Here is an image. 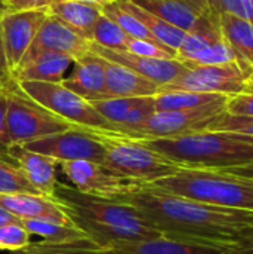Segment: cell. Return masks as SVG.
Segmentation results:
<instances>
[{
	"label": "cell",
	"instance_id": "26",
	"mask_svg": "<svg viewBox=\"0 0 253 254\" xmlns=\"http://www.w3.org/2000/svg\"><path fill=\"white\" fill-rule=\"evenodd\" d=\"M24 229L30 235H37L43 238V243L48 244H78L89 241L82 231H79L75 225H60L54 222L43 220H19ZM91 243V241H89Z\"/></svg>",
	"mask_w": 253,
	"mask_h": 254
},
{
	"label": "cell",
	"instance_id": "4",
	"mask_svg": "<svg viewBox=\"0 0 253 254\" xmlns=\"http://www.w3.org/2000/svg\"><path fill=\"white\" fill-rule=\"evenodd\" d=\"M146 186L197 202L253 213V180L225 171L180 168Z\"/></svg>",
	"mask_w": 253,
	"mask_h": 254
},
{
	"label": "cell",
	"instance_id": "46",
	"mask_svg": "<svg viewBox=\"0 0 253 254\" xmlns=\"http://www.w3.org/2000/svg\"><path fill=\"white\" fill-rule=\"evenodd\" d=\"M3 88H4V85H3V83H1V82H0V91H1V89H3Z\"/></svg>",
	"mask_w": 253,
	"mask_h": 254
},
{
	"label": "cell",
	"instance_id": "5",
	"mask_svg": "<svg viewBox=\"0 0 253 254\" xmlns=\"http://www.w3.org/2000/svg\"><path fill=\"white\" fill-rule=\"evenodd\" d=\"M104 149L106 167L113 174L137 185H149L180 170L160 153L149 149L143 141L116 131L84 128Z\"/></svg>",
	"mask_w": 253,
	"mask_h": 254
},
{
	"label": "cell",
	"instance_id": "21",
	"mask_svg": "<svg viewBox=\"0 0 253 254\" xmlns=\"http://www.w3.org/2000/svg\"><path fill=\"white\" fill-rule=\"evenodd\" d=\"M224 249L206 244H194L158 237L146 241L122 244L112 249L98 250V254H222Z\"/></svg>",
	"mask_w": 253,
	"mask_h": 254
},
{
	"label": "cell",
	"instance_id": "45",
	"mask_svg": "<svg viewBox=\"0 0 253 254\" xmlns=\"http://www.w3.org/2000/svg\"><path fill=\"white\" fill-rule=\"evenodd\" d=\"M246 240H253V223L251 225V229H249V232H248V235H246V238L243 241H246Z\"/></svg>",
	"mask_w": 253,
	"mask_h": 254
},
{
	"label": "cell",
	"instance_id": "27",
	"mask_svg": "<svg viewBox=\"0 0 253 254\" xmlns=\"http://www.w3.org/2000/svg\"><path fill=\"white\" fill-rule=\"evenodd\" d=\"M180 63L186 68H189V67H197V65H218V64L246 63V61L230 46V43L224 37H221L219 40L203 48L201 51L195 52L194 55H191L189 58Z\"/></svg>",
	"mask_w": 253,
	"mask_h": 254
},
{
	"label": "cell",
	"instance_id": "28",
	"mask_svg": "<svg viewBox=\"0 0 253 254\" xmlns=\"http://www.w3.org/2000/svg\"><path fill=\"white\" fill-rule=\"evenodd\" d=\"M33 193L40 195L25 179L18 164L6 153L0 155V195Z\"/></svg>",
	"mask_w": 253,
	"mask_h": 254
},
{
	"label": "cell",
	"instance_id": "9",
	"mask_svg": "<svg viewBox=\"0 0 253 254\" xmlns=\"http://www.w3.org/2000/svg\"><path fill=\"white\" fill-rule=\"evenodd\" d=\"M228 98L188 110L155 112L136 138H171L207 131L225 112Z\"/></svg>",
	"mask_w": 253,
	"mask_h": 254
},
{
	"label": "cell",
	"instance_id": "33",
	"mask_svg": "<svg viewBox=\"0 0 253 254\" xmlns=\"http://www.w3.org/2000/svg\"><path fill=\"white\" fill-rule=\"evenodd\" d=\"M98 250L92 243H78V244H30L28 247L16 252H9V254H98Z\"/></svg>",
	"mask_w": 253,
	"mask_h": 254
},
{
	"label": "cell",
	"instance_id": "19",
	"mask_svg": "<svg viewBox=\"0 0 253 254\" xmlns=\"http://www.w3.org/2000/svg\"><path fill=\"white\" fill-rule=\"evenodd\" d=\"M101 64L104 70L109 98L155 97L160 92L158 85L121 64L107 61L104 58H101Z\"/></svg>",
	"mask_w": 253,
	"mask_h": 254
},
{
	"label": "cell",
	"instance_id": "31",
	"mask_svg": "<svg viewBox=\"0 0 253 254\" xmlns=\"http://www.w3.org/2000/svg\"><path fill=\"white\" fill-rule=\"evenodd\" d=\"M128 37L130 36L116 22H113L110 18L101 13L94 27L92 43H97L107 49L119 51V49H125Z\"/></svg>",
	"mask_w": 253,
	"mask_h": 254
},
{
	"label": "cell",
	"instance_id": "7",
	"mask_svg": "<svg viewBox=\"0 0 253 254\" xmlns=\"http://www.w3.org/2000/svg\"><path fill=\"white\" fill-rule=\"evenodd\" d=\"M16 83L25 95L70 125L113 131L112 125L91 106V103L67 89L63 83L30 80Z\"/></svg>",
	"mask_w": 253,
	"mask_h": 254
},
{
	"label": "cell",
	"instance_id": "20",
	"mask_svg": "<svg viewBox=\"0 0 253 254\" xmlns=\"http://www.w3.org/2000/svg\"><path fill=\"white\" fill-rule=\"evenodd\" d=\"M142 9L157 15L166 22L189 33L192 31L203 13L209 9L197 4L192 0H130Z\"/></svg>",
	"mask_w": 253,
	"mask_h": 254
},
{
	"label": "cell",
	"instance_id": "10",
	"mask_svg": "<svg viewBox=\"0 0 253 254\" xmlns=\"http://www.w3.org/2000/svg\"><path fill=\"white\" fill-rule=\"evenodd\" d=\"M25 149L55 159L58 164L70 161L104 162L103 146L81 127H72L63 132H57L30 143L22 144Z\"/></svg>",
	"mask_w": 253,
	"mask_h": 254
},
{
	"label": "cell",
	"instance_id": "23",
	"mask_svg": "<svg viewBox=\"0 0 253 254\" xmlns=\"http://www.w3.org/2000/svg\"><path fill=\"white\" fill-rule=\"evenodd\" d=\"M116 3H118V6H121L127 12L134 15L146 27V30L154 36V39L158 43L164 45L166 48H169L177 54V49L180 48V45L185 40L186 31L166 22L164 19L158 18L157 15H154L145 9H142L140 6L134 4L130 0H116Z\"/></svg>",
	"mask_w": 253,
	"mask_h": 254
},
{
	"label": "cell",
	"instance_id": "39",
	"mask_svg": "<svg viewBox=\"0 0 253 254\" xmlns=\"http://www.w3.org/2000/svg\"><path fill=\"white\" fill-rule=\"evenodd\" d=\"M6 107H7V95H6V89L3 88L0 91V155H6L10 147L7 131H6Z\"/></svg>",
	"mask_w": 253,
	"mask_h": 254
},
{
	"label": "cell",
	"instance_id": "3",
	"mask_svg": "<svg viewBox=\"0 0 253 254\" xmlns=\"http://www.w3.org/2000/svg\"><path fill=\"white\" fill-rule=\"evenodd\" d=\"M180 168L224 171L253 162V144L228 132L201 131L171 138H137Z\"/></svg>",
	"mask_w": 253,
	"mask_h": 254
},
{
	"label": "cell",
	"instance_id": "30",
	"mask_svg": "<svg viewBox=\"0 0 253 254\" xmlns=\"http://www.w3.org/2000/svg\"><path fill=\"white\" fill-rule=\"evenodd\" d=\"M101 13L106 15L107 18H110L113 22H116L130 37L134 39H142V40H151V42H157L154 39V36L146 30V27L130 12H127L125 9H122L121 6H118V3H110L101 7ZM158 43V42H157ZM164 46V45H163Z\"/></svg>",
	"mask_w": 253,
	"mask_h": 254
},
{
	"label": "cell",
	"instance_id": "18",
	"mask_svg": "<svg viewBox=\"0 0 253 254\" xmlns=\"http://www.w3.org/2000/svg\"><path fill=\"white\" fill-rule=\"evenodd\" d=\"M73 64L69 57L40 52L34 55L24 57L19 65L12 71V79L15 82H51L61 83L67 68Z\"/></svg>",
	"mask_w": 253,
	"mask_h": 254
},
{
	"label": "cell",
	"instance_id": "16",
	"mask_svg": "<svg viewBox=\"0 0 253 254\" xmlns=\"http://www.w3.org/2000/svg\"><path fill=\"white\" fill-rule=\"evenodd\" d=\"M0 207L19 220H43L60 225H73L55 199L33 193L0 195Z\"/></svg>",
	"mask_w": 253,
	"mask_h": 254
},
{
	"label": "cell",
	"instance_id": "43",
	"mask_svg": "<svg viewBox=\"0 0 253 254\" xmlns=\"http://www.w3.org/2000/svg\"><path fill=\"white\" fill-rule=\"evenodd\" d=\"M19 219H16L13 214H10L9 211H6L4 208L0 207V226L3 225H9V223H18Z\"/></svg>",
	"mask_w": 253,
	"mask_h": 254
},
{
	"label": "cell",
	"instance_id": "1",
	"mask_svg": "<svg viewBox=\"0 0 253 254\" xmlns=\"http://www.w3.org/2000/svg\"><path fill=\"white\" fill-rule=\"evenodd\" d=\"M112 198L131 205L161 237L183 243L236 247L253 223L252 211L197 202L146 185H133Z\"/></svg>",
	"mask_w": 253,
	"mask_h": 254
},
{
	"label": "cell",
	"instance_id": "41",
	"mask_svg": "<svg viewBox=\"0 0 253 254\" xmlns=\"http://www.w3.org/2000/svg\"><path fill=\"white\" fill-rule=\"evenodd\" d=\"M228 174L237 176V177H243V179H249L253 180V162L242 165V167H236V168H230V170H224Z\"/></svg>",
	"mask_w": 253,
	"mask_h": 254
},
{
	"label": "cell",
	"instance_id": "37",
	"mask_svg": "<svg viewBox=\"0 0 253 254\" xmlns=\"http://www.w3.org/2000/svg\"><path fill=\"white\" fill-rule=\"evenodd\" d=\"M225 112L233 116L253 118V91L228 97Z\"/></svg>",
	"mask_w": 253,
	"mask_h": 254
},
{
	"label": "cell",
	"instance_id": "38",
	"mask_svg": "<svg viewBox=\"0 0 253 254\" xmlns=\"http://www.w3.org/2000/svg\"><path fill=\"white\" fill-rule=\"evenodd\" d=\"M3 10L22 12V10H39L48 9L52 0H0Z\"/></svg>",
	"mask_w": 253,
	"mask_h": 254
},
{
	"label": "cell",
	"instance_id": "24",
	"mask_svg": "<svg viewBox=\"0 0 253 254\" xmlns=\"http://www.w3.org/2000/svg\"><path fill=\"white\" fill-rule=\"evenodd\" d=\"M218 24L222 37L230 46L253 67V24L228 12H218Z\"/></svg>",
	"mask_w": 253,
	"mask_h": 254
},
{
	"label": "cell",
	"instance_id": "15",
	"mask_svg": "<svg viewBox=\"0 0 253 254\" xmlns=\"http://www.w3.org/2000/svg\"><path fill=\"white\" fill-rule=\"evenodd\" d=\"M7 155L18 164L28 183L40 195L55 199V190L58 185L57 168L60 167L55 159L31 152L19 144L10 146Z\"/></svg>",
	"mask_w": 253,
	"mask_h": 254
},
{
	"label": "cell",
	"instance_id": "17",
	"mask_svg": "<svg viewBox=\"0 0 253 254\" xmlns=\"http://www.w3.org/2000/svg\"><path fill=\"white\" fill-rule=\"evenodd\" d=\"M75 70L69 77L61 82L67 89L82 97L88 103L109 98L106 88V77L101 58L91 51L82 58L76 60Z\"/></svg>",
	"mask_w": 253,
	"mask_h": 254
},
{
	"label": "cell",
	"instance_id": "14",
	"mask_svg": "<svg viewBox=\"0 0 253 254\" xmlns=\"http://www.w3.org/2000/svg\"><path fill=\"white\" fill-rule=\"evenodd\" d=\"M40 52H52L69 57L73 63L89 52V42L84 37L78 36L67 25H64L60 19L49 15L42 22L34 42L24 57L40 54Z\"/></svg>",
	"mask_w": 253,
	"mask_h": 254
},
{
	"label": "cell",
	"instance_id": "34",
	"mask_svg": "<svg viewBox=\"0 0 253 254\" xmlns=\"http://www.w3.org/2000/svg\"><path fill=\"white\" fill-rule=\"evenodd\" d=\"M124 51L140 55V57H146V58H157V60H176L177 57L174 51L163 46L161 43L134 39V37H128Z\"/></svg>",
	"mask_w": 253,
	"mask_h": 254
},
{
	"label": "cell",
	"instance_id": "25",
	"mask_svg": "<svg viewBox=\"0 0 253 254\" xmlns=\"http://www.w3.org/2000/svg\"><path fill=\"white\" fill-rule=\"evenodd\" d=\"M224 98L228 97L219 94L194 92V91H182V89H160V92L154 97L157 112L197 109Z\"/></svg>",
	"mask_w": 253,
	"mask_h": 254
},
{
	"label": "cell",
	"instance_id": "32",
	"mask_svg": "<svg viewBox=\"0 0 253 254\" xmlns=\"http://www.w3.org/2000/svg\"><path fill=\"white\" fill-rule=\"evenodd\" d=\"M207 131L228 132L243 143L253 144V118L233 116L224 112Z\"/></svg>",
	"mask_w": 253,
	"mask_h": 254
},
{
	"label": "cell",
	"instance_id": "8",
	"mask_svg": "<svg viewBox=\"0 0 253 254\" xmlns=\"http://www.w3.org/2000/svg\"><path fill=\"white\" fill-rule=\"evenodd\" d=\"M161 89H182L233 97L253 91V67L246 63L189 67L174 82Z\"/></svg>",
	"mask_w": 253,
	"mask_h": 254
},
{
	"label": "cell",
	"instance_id": "44",
	"mask_svg": "<svg viewBox=\"0 0 253 254\" xmlns=\"http://www.w3.org/2000/svg\"><path fill=\"white\" fill-rule=\"evenodd\" d=\"M72 1H79V3H85V4H91V6L103 7V6H106V4L115 3L116 0H72Z\"/></svg>",
	"mask_w": 253,
	"mask_h": 254
},
{
	"label": "cell",
	"instance_id": "22",
	"mask_svg": "<svg viewBox=\"0 0 253 254\" xmlns=\"http://www.w3.org/2000/svg\"><path fill=\"white\" fill-rule=\"evenodd\" d=\"M48 13L60 19L78 36L92 42L94 27L101 15V7L72 0H52Z\"/></svg>",
	"mask_w": 253,
	"mask_h": 254
},
{
	"label": "cell",
	"instance_id": "2",
	"mask_svg": "<svg viewBox=\"0 0 253 254\" xmlns=\"http://www.w3.org/2000/svg\"><path fill=\"white\" fill-rule=\"evenodd\" d=\"M55 201L100 250L161 237L131 205L113 198L82 193L58 182Z\"/></svg>",
	"mask_w": 253,
	"mask_h": 254
},
{
	"label": "cell",
	"instance_id": "12",
	"mask_svg": "<svg viewBox=\"0 0 253 254\" xmlns=\"http://www.w3.org/2000/svg\"><path fill=\"white\" fill-rule=\"evenodd\" d=\"M61 173L67 177L75 189L88 195L112 198L128 189L133 183L109 171L106 167L91 161H70L60 164Z\"/></svg>",
	"mask_w": 253,
	"mask_h": 254
},
{
	"label": "cell",
	"instance_id": "35",
	"mask_svg": "<svg viewBox=\"0 0 253 254\" xmlns=\"http://www.w3.org/2000/svg\"><path fill=\"white\" fill-rule=\"evenodd\" d=\"M30 234L24 229V226L18 223H9L0 226V250L6 252H16L28 247Z\"/></svg>",
	"mask_w": 253,
	"mask_h": 254
},
{
	"label": "cell",
	"instance_id": "36",
	"mask_svg": "<svg viewBox=\"0 0 253 254\" xmlns=\"http://www.w3.org/2000/svg\"><path fill=\"white\" fill-rule=\"evenodd\" d=\"M216 12H228L253 24V0H209Z\"/></svg>",
	"mask_w": 253,
	"mask_h": 254
},
{
	"label": "cell",
	"instance_id": "6",
	"mask_svg": "<svg viewBox=\"0 0 253 254\" xmlns=\"http://www.w3.org/2000/svg\"><path fill=\"white\" fill-rule=\"evenodd\" d=\"M4 89L7 95L6 131L10 146H22L73 127L25 95L13 79L4 85Z\"/></svg>",
	"mask_w": 253,
	"mask_h": 254
},
{
	"label": "cell",
	"instance_id": "13",
	"mask_svg": "<svg viewBox=\"0 0 253 254\" xmlns=\"http://www.w3.org/2000/svg\"><path fill=\"white\" fill-rule=\"evenodd\" d=\"M89 51L107 61L121 64L137 74L146 77L148 80L154 82L155 85L161 88L170 85L174 82L179 76H182L186 70V67L177 61V60H157V58H146L140 57L131 52H127L124 49L115 51L103 48L97 43L89 42Z\"/></svg>",
	"mask_w": 253,
	"mask_h": 254
},
{
	"label": "cell",
	"instance_id": "42",
	"mask_svg": "<svg viewBox=\"0 0 253 254\" xmlns=\"http://www.w3.org/2000/svg\"><path fill=\"white\" fill-rule=\"evenodd\" d=\"M222 254H253V240H246L236 247L224 249Z\"/></svg>",
	"mask_w": 253,
	"mask_h": 254
},
{
	"label": "cell",
	"instance_id": "11",
	"mask_svg": "<svg viewBox=\"0 0 253 254\" xmlns=\"http://www.w3.org/2000/svg\"><path fill=\"white\" fill-rule=\"evenodd\" d=\"M48 16V9L0 13V31L7 67L12 71L19 65L24 55L34 42L37 31Z\"/></svg>",
	"mask_w": 253,
	"mask_h": 254
},
{
	"label": "cell",
	"instance_id": "29",
	"mask_svg": "<svg viewBox=\"0 0 253 254\" xmlns=\"http://www.w3.org/2000/svg\"><path fill=\"white\" fill-rule=\"evenodd\" d=\"M143 97H134V98H106L92 101L91 106L112 125L113 131L118 129V127L125 121L127 115L139 104V101Z\"/></svg>",
	"mask_w": 253,
	"mask_h": 254
},
{
	"label": "cell",
	"instance_id": "40",
	"mask_svg": "<svg viewBox=\"0 0 253 254\" xmlns=\"http://www.w3.org/2000/svg\"><path fill=\"white\" fill-rule=\"evenodd\" d=\"M12 80V74L10 70L7 67L6 63V57H4V49H3V42H1V31H0V82L3 85H6L7 82Z\"/></svg>",
	"mask_w": 253,
	"mask_h": 254
}]
</instances>
